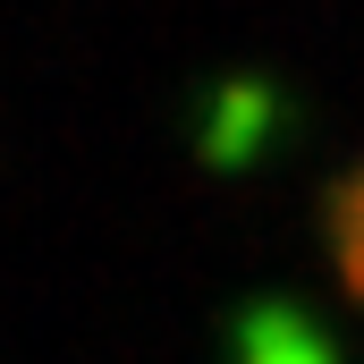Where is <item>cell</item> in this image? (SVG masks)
<instances>
[{
  "mask_svg": "<svg viewBox=\"0 0 364 364\" xmlns=\"http://www.w3.org/2000/svg\"><path fill=\"white\" fill-rule=\"evenodd\" d=\"M322 246H331L339 288L364 305V170H348V178L322 195Z\"/></svg>",
  "mask_w": 364,
  "mask_h": 364,
  "instance_id": "6da1fadb",
  "label": "cell"
},
{
  "mask_svg": "<svg viewBox=\"0 0 364 364\" xmlns=\"http://www.w3.org/2000/svg\"><path fill=\"white\" fill-rule=\"evenodd\" d=\"M237 356H246V364H331V348H322V331H314L305 314L263 305V314H246V331H237Z\"/></svg>",
  "mask_w": 364,
  "mask_h": 364,
  "instance_id": "7a4b0ae2",
  "label": "cell"
}]
</instances>
